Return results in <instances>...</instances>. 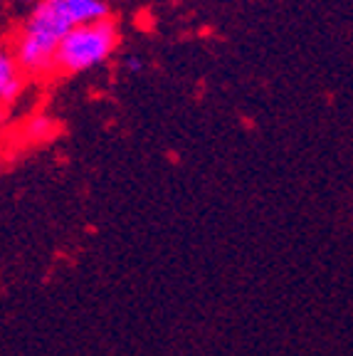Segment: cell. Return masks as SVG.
I'll list each match as a JSON object with an SVG mask.
<instances>
[{"instance_id": "obj_3", "label": "cell", "mask_w": 353, "mask_h": 356, "mask_svg": "<svg viewBox=\"0 0 353 356\" xmlns=\"http://www.w3.org/2000/svg\"><path fill=\"white\" fill-rule=\"evenodd\" d=\"M74 25H92V22L109 20L106 0H62Z\"/></svg>"}, {"instance_id": "obj_4", "label": "cell", "mask_w": 353, "mask_h": 356, "mask_svg": "<svg viewBox=\"0 0 353 356\" xmlns=\"http://www.w3.org/2000/svg\"><path fill=\"white\" fill-rule=\"evenodd\" d=\"M20 92V74L17 60L10 52L0 50V102H8Z\"/></svg>"}, {"instance_id": "obj_2", "label": "cell", "mask_w": 353, "mask_h": 356, "mask_svg": "<svg viewBox=\"0 0 353 356\" xmlns=\"http://www.w3.org/2000/svg\"><path fill=\"white\" fill-rule=\"evenodd\" d=\"M116 47V28L111 20L74 25L57 50L55 67L65 72H84L101 65Z\"/></svg>"}, {"instance_id": "obj_1", "label": "cell", "mask_w": 353, "mask_h": 356, "mask_svg": "<svg viewBox=\"0 0 353 356\" xmlns=\"http://www.w3.org/2000/svg\"><path fill=\"white\" fill-rule=\"evenodd\" d=\"M74 28L72 17L62 0H40L28 17L17 42L15 60L30 72H47L57 62L60 42Z\"/></svg>"}, {"instance_id": "obj_5", "label": "cell", "mask_w": 353, "mask_h": 356, "mask_svg": "<svg viewBox=\"0 0 353 356\" xmlns=\"http://www.w3.org/2000/svg\"><path fill=\"white\" fill-rule=\"evenodd\" d=\"M124 65H126V70H131V72H138V70L144 67V62L138 60V57H126V62H124Z\"/></svg>"}]
</instances>
